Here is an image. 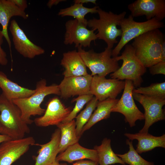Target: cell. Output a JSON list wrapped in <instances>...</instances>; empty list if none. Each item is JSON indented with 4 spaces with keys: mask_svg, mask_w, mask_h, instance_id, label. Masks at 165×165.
Here are the masks:
<instances>
[{
    "mask_svg": "<svg viewBox=\"0 0 165 165\" xmlns=\"http://www.w3.org/2000/svg\"><path fill=\"white\" fill-rule=\"evenodd\" d=\"M98 101L94 97L87 104L85 108L76 117V133L79 138L82 134V128L90 118L93 111L97 107Z\"/></svg>",
    "mask_w": 165,
    "mask_h": 165,
    "instance_id": "cell-27",
    "label": "cell"
},
{
    "mask_svg": "<svg viewBox=\"0 0 165 165\" xmlns=\"http://www.w3.org/2000/svg\"><path fill=\"white\" fill-rule=\"evenodd\" d=\"M111 140L104 138L101 145L94 146V149L97 153L98 165H109L116 163L125 165L121 159L112 150L111 146Z\"/></svg>",
    "mask_w": 165,
    "mask_h": 165,
    "instance_id": "cell-25",
    "label": "cell"
},
{
    "mask_svg": "<svg viewBox=\"0 0 165 165\" xmlns=\"http://www.w3.org/2000/svg\"><path fill=\"white\" fill-rule=\"evenodd\" d=\"M92 78V76L89 74L85 76L64 77L58 85L60 96L65 99L75 96L90 94Z\"/></svg>",
    "mask_w": 165,
    "mask_h": 165,
    "instance_id": "cell-16",
    "label": "cell"
},
{
    "mask_svg": "<svg viewBox=\"0 0 165 165\" xmlns=\"http://www.w3.org/2000/svg\"><path fill=\"white\" fill-rule=\"evenodd\" d=\"M35 143L34 138L31 136L2 142L0 145V165H12Z\"/></svg>",
    "mask_w": 165,
    "mask_h": 165,
    "instance_id": "cell-12",
    "label": "cell"
},
{
    "mask_svg": "<svg viewBox=\"0 0 165 165\" xmlns=\"http://www.w3.org/2000/svg\"><path fill=\"white\" fill-rule=\"evenodd\" d=\"M126 144L129 150L123 154H116L125 163L129 165H154L153 162L146 160L137 152L133 144V141L127 139Z\"/></svg>",
    "mask_w": 165,
    "mask_h": 165,
    "instance_id": "cell-28",
    "label": "cell"
},
{
    "mask_svg": "<svg viewBox=\"0 0 165 165\" xmlns=\"http://www.w3.org/2000/svg\"><path fill=\"white\" fill-rule=\"evenodd\" d=\"M79 53L85 65L90 70L91 75L105 77L119 68L118 61L112 57V49L107 47L101 53L93 50L86 51L81 46L77 47Z\"/></svg>",
    "mask_w": 165,
    "mask_h": 165,
    "instance_id": "cell-6",
    "label": "cell"
},
{
    "mask_svg": "<svg viewBox=\"0 0 165 165\" xmlns=\"http://www.w3.org/2000/svg\"><path fill=\"white\" fill-rule=\"evenodd\" d=\"M66 0H50L47 3V6L51 8L53 5H57L60 2Z\"/></svg>",
    "mask_w": 165,
    "mask_h": 165,
    "instance_id": "cell-37",
    "label": "cell"
},
{
    "mask_svg": "<svg viewBox=\"0 0 165 165\" xmlns=\"http://www.w3.org/2000/svg\"><path fill=\"white\" fill-rule=\"evenodd\" d=\"M120 56L114 58L117 61L122 60L121 66L110 74L112 79L132 81L134 87H139L143 82L142 76L146 72L145 67L137 57L131 45L127 44Z\"/></svg>",
    "mask_w": 165,
    "mask_h": 165,
    "instance_id": "cell-5",
    "label": "cell"
},
{
    "mask_svg": "<svg viewBox=\"0 0 165 165\" xmlns=\"http://www.w3.org/2000/svg\"><path fill=\"white\" fill-rule=\"evenodd\" d=\"M11 1L21 10L24 11L28 7L25 0H10Z\"/></svg>",
    "mask_w": 165,
    "mask_h": 165,
    "instance_id": "cell-33",
    "label": "cell"
},
{
    "mask_svg": "<svg viewBox=\"0 0 165 165\" xmlns=\"http://www.w3.org/2000/svg\"><path fill=\"white\" fill-rule=\"evenodd\" d=\"M50 165H61V164L56 160Z\"/></svg>",
    "mask_w": 165,
    "mask_h": 165,
    "instance_id": "cell-39",
    "label": "cell"
},
{
    "mask_svg": "<svg viewBox=\"0 0 165 165\" xmlns=\"http://www.w3.org/2000/svg\"><path fill=\"white\" fill-rule=\"evenodd\" d=\"M99 7L95 6L93 8H87L81 3H74L69 7L61 9L58 14L62 17H73L79 22L87 25L88 20L85 19V16L89 13H97Z\"/></svg>",
    "mask_w": 165,
    "mask_h": 165,
    "instance_id": "cell-26",
    "label": "cell"
},
{
    "mask_svg": "<svg viewBox=\"0 0 165 165\" xmlns=\"http://www.w3.org/2000/svg\"><path fill=\"white\" fill-rule=\"evenodd\" d=\"M61 165H67L65 163ZM71 165H98V163L90 160H78Z\"/></svg>",
    "mask_w": 165,
    "mask_h": 165,
    "instance_id": "cell-34",
    "label": "cell"
},
{
    "mask_svg": "<svg viewBox=\"0 0 165 165\" xmlns=\"http://www.w3.org/2000/svg\"><path fill=\"white\" fill-rule=\"evenodd\" d=\"M150 73L153 75H165V62L160 61L149 68Z\"/></svg>",
    "mask_w": 165,
    "mask_h": 165,
    "instance_id": "cell-31",
    "label": "cell"
},
{
    "mask_svg": "<svg viewBox=\"0 0 165 165\" xmlns=\"http://www.w3.org/2000/svg\"><path fill=\"white\" fill-rule=\"evenodd\" d=\"M3 35L0 31V64L2 65H6L8 62L6 53L3 50L1 45L3 42Z\"/></svg>",
    "mask_w": 165,
    "mask_h": 165,
    "instance_id": "cell-32",
    "label": "cell"
},
{
    "mask_svg": "<svg viewBox=\"0 0 165 165\" xmlns=\"http://www.w3.org/2000/svg\"><path fill=\"white\" fill-rule=\"evenodd\" d=\"M133 96L134 99L142 106L145 111V124L139 132H148L149 128L154 123L165 119V111L163 107L165 105V99L153 98L133 92Z\"/></svg>",
    "mask_w": 165,
    "mask_h": 165,
    "instance_id": "cell-9",
    "label": "cell"
},
{
    "mask_svg": "<svg viewBox=\"0 0 165 165\" xmlns=\"http://www.w3.org/2000/svg\"><path fill=\"white\" fill-rule=\"evenodd\" d=\"M61 131V137L58 152L64 151L68 147L78 142L79 138L77 135L75 121L61 123L57 126Z\"/></svg>",
    "mask_w": 165,
    "mask_h": 165,
    "instance_id": "cell-24",
    "label": "cell"
},
{
    "mask_svg": "<svg viewBox=\"0 0 165 165\" xmlns=\"http://www.w3.org/2000/svg\"><path fill=\"white\" fill-rule=\"evenodd\" d=\"M61 65L64 68V77L85 76L88 74L82 58L77 51L74 50L63 53Z\"/></svg>",
    "mask_w": 165,
    "mask_h": 165,
    "instance_id": "cell-18",
    "label": "cell"
},
{
    "mask_svg": "<svg viewBox=\"0 0 165 165\" xmlns=\"http://www.w3.org/2000/svg\"><path fill=\"white\" fill-rule=\"evenodd\" d=\"M88 159L98 163V158L96 150L84 148L77 142L68 147L59 153L56 160L71 163L75 161Z\"/></svg>",
    "mask_w": 165,
    "mask_h": 165,
    "instance_id": "cell-21",
    "label": "cell"
},
{
    "mask_svg": "<svg viewBox=\"0 0 165 165\" xmlns=\"http://www.w3.org/2000/svg\"><path fill=\"white\" fill-rule=\"evenodd\" d=\"M11 139V138L7 136L0 134V143Z\"/></svg>",
    "mask_w": 165,
    "mask_h": 165,
    "instance_id": "cell-38",
    "label": "cell"
},
{
    "mask_svg": "<svg viewBox=\"0 0 165 165\" xmlns=\"http://www.w3.org/2000/svg\"><path fill=\"white\" fill-rule=\"evenodd\" d=\"M161 61L165 62V40L163 41L161 46Z\"/></svg>",
    "mask_w": 165,
    "mask_h": 165,
    "instance_id": "cell-36",
    "label": "cell"
},
{
    "mask_svg": "<svg viewBox=\"0 0 165 165\" xmlns=\"http://www.w3.org/2000/svg\"><path fill=\"white\" fill-rule=\"evenodd\" d=\"M123 94L120 99L111 109V112L120 113L124 116V120L131 127L135 126L138 120L144 119V114L136 106L133 96L134 88L132 81L126 79Z\"/></svg>",
    "mask_w": 165,
    "mask_h": 165,
    "instance_id": "cell-8",
    "label": "cell"
},
{
    "mask_svg": "<svg viewBox=\"0 0 165 165\" xmlns=\"http://www.w3.org/2000/svg\"><path fill=\"white\" fill-rule=\"evenodd\" d=\"M35 93L29 97L12 100L20 109L22 119L28 125L34 122L31 119L32 116H41L43 114L45 109L41 105L47 95L55 94L60 95L58 85L53 84L47 86L46 80L42 79L38 82Z\"/></svg>",
    "mask_w": 165,
    "mask_h": 165,
    "instance_id": "cell-3",
    "label": "cell"
},
{
    "mask_svg": "<svg viewBox=\"0 0 165 165\" xmlns=\"http://www.w3.org/2000/svg\"><path fill=\"white\" fill-rule=\"evenodd\" d=\"M28 125L22 119L19 108L2 93L0 95L1 134L13 140L23 138L30 132Z\"/></svg>",
    "mask_w": 165,
    "mask_h": 165,
    "instance_id": "cell-1",
    "label": "cell"
},
{
    "mask_svg": "<svg viewBox=\"0 0 165 165\" xmlns=\"http://www.w3.org/2000/svg\"><path fill=\"white\" fill-rule=\"evenodd\" d=\"M125 81L116 79H107L97 75L92 76L90 93L99 101L107 98L116 99L124 89Z\"/></svg>",
    "mask_w": 165,
    "mask_h": 165,
    "instance_id": "cell-11",
    "label": "cell"
},
{
    "mask_svg": "<svg viewBox=\"0 0 165 165\" xmlns=\"http://www.w3.org/2000/svg\"><path fill=\"white\" fill-rule=\"evenodd\" d=\"M93 97L94 95L90 94L79 95L78 97L73 99L72 102L76 101L75 105L69 115L62 123L69 122L74 119L78 113L82 108L84 105L91 100Z\"/></svg>",
    "mask_w": 165,
    "mask_h": 165,
    "instance_id": "cell-30",
    "label": "cell"
},
{
    "mask_svg": "<svg viewBox=\"0 0 165 165\" xmlns=\"http://www.w3.org/2000/svg\"><path fill=\"white\" fill-rule=\"evenodd\" d=\"M61 137V131L58 128L52 134L50 141L43 144H35L40 148L38 155L34 159V165H50L55 160L59 153L58 147Z\"/></svg>",
    "mask_w": 165,
    "mask_h": 165,
    "instance_id": "cell-17",
    "label": "cell"
},
{
    "mask_svg": "<svg viewBox=\"0 0 165 165\" xmlns=\"http://www.w3.org/2000/svg\"><path fill=\"white\" fill-rule=\"evenodd\" d=\"M118 100V99L108 98L104 101H99L96 109L83 127L82 134L85 131L89 129L99 121L109 118L112 109Z\"/></svg>",
    "mask_w": 165,
    "mask_h": 165,
    "instance_id": "cell-23",
    "label": "cell"
},
{
    "mask_svg": "<svg viewBox=\"0 0 165 165\" xmlns=\"http://www.w3.org/2000/svg\"><path fill=\"white\" fill-rule=\"evenodd\" d=\"M87 25L76 19L70 20L65 23L64 43L66 45L74 44L76 47H90L91 42L97 39L94 31L87 28Z\"/></svg>",
    "mask_w": 165,
    "mask_h": 165,
    "instance_id": "cell-10",
    "label": "cell"
},
{
    "mask_svg": "<svg viewBox=\"0 0 165 165\" xmlns=\"http://www.w3.org/2000/svg\"><path fill=\"white\" fill-rule=\"evenodd\" d=\"M9 29L15 49L24 57L33 59L44 53V49L28 39L15 20H13L11 21Z\"/></svg>",
    "mask_w": 165,
    "mask_h": 165,
    "instance_id": "cell-14",
    "label": "cell"
},
{
    "mask_svg": "<svg viewBox=\"0 0 165 165\" xmlns=\"http://www.w3.org/2000/svg\"><path fill=\"white\" fill-rule=\"evenodd\" d=\"M46 108L43 115L35 119V125L39 127L56 125L62 123L72 110L66 107L57 97L50 99L46 104Z\"/></svg>",
    "mask_w": 165,
    "mask_h": 165,
    "instance_id": "cell-13",
    "label": "cell"
},
{
    "mask_svg": "<svg viewBox=\"0 0 165 165\" xmlns=\"http://www.w3.org/2000/svg\"><path fill=\"white\" fill-rule=\"evenodd\" d=\"M124 135L129 140L138 141L136 151L139 154L149 151L157 147L165 148V134L155 136L147 133H126Z\"/></svg>",
    "mask_w": 165,
    "mask_h": 165,
    "instance_id": "cell-19",
    "label": "cell"
},
{
    "mask_svg": "<svg viewBox=\"0 0 165 165\" xmlns=\"http://www.w3.org/2000/svg\"><path fill=\"white\" fill-rule=\"evenodd\" d=\"M119 26L122 31L121 38L112 50V57L118 56L122 49L132 39L149 31L163 28L164 25L163 22L155 18L143 22H136L130 15L127 18L123 19Z\"/></svg>",
    "mask_w": 165,
    "mask_h": 165,
    "instance_id": "cell-7",
    "label": "cell"
},
{
    "mask_svg": "<svg viewBox=\"0 0 165 165\" xmlns=\"http://www.w3.org/2000/svg\"><path fill=\"white\" fill-rule=\"evenodd\" d=\"M0 88L2 91V93L7 98L12 101L29 97L35 91V89L21 86L13 82L2 71H0Z\"/></svg>",
    "mask_w": 165,
    "mask_h": 165,
    "instance_id": "cell-22",
    "label": "cell"
},
{
    "mask_svg": "<svg viewBox=\"0 0 165 165\" xmlns=\"http://www.w3.org/2000/svg\"><path fill=\"white\" fill-rule=\"evenodd\" d=\"M13 16H19L26 19L28 15L10 0H0V24L2 27L1 31L8 43L11 51V42L8 33V28L10 20Z\"/></svg>",
    "mask_w": 165,
    "mask_h": 165,
    "instance_id": "cell-20",
    "label": "cell"
},
{
    "mask_svg": "<svg viewBox=\"0 0 165 165\" xmlns=\"http://www.w3.org/2000/svg\"><path fill=\"white\" fill-rule=\"evenodd\" d=\"M97 13L99 19L93 18L89 20L87 26L94 31L97 30V39L104 41L107 47L112 49L114 44L118 42L117 38L121 36V30L118 29L117 26L125 18L126 13L124 11L117 14L111 11L106 12L99 7Z\"/></svg>",
    "mask_w": 165,
    "mask_h": 165,
    "instance_id": "cell-4",
    "label": "cell"
},
{
    "mask_svg": "<svg viewBox=\"0 0 165 165\" xmlns=\"http://www.w3.org/2000/svg\"><path fill=\"white\" fill-rule=\"evenodd\" d=\"M131 44L135 56L143 66L149 68L161 61V46L165 39L159 29L146 32L134 39Z\"/></svg>",
    "mask_w": 165,
    "mask_h": 165,
    "instance_id": "cell-2",
    "label": "cell"
},
{
    "mask_svg": "<svg viewBox=\"0 0 165 165\" xmlns=\"http://www.w3.org/2000/svg\"><path fill=\"white\" fill-rule=\"evenodd\" d=\"M128 8L133 17L144 15L147 20L155 18L161 21L165 17V0H137Z\"/></svg>",
    "mask_w": 165,
    "mask_h": 165,
    "instance_id": "cell-15",
    "label": "cell"
},
{
    "mask_svg": "<svg viewBox=\"0 0 165 165\" xmlns=\"http://www.w3.org/2000/svg\"><path fill=\"white\" fill-rule=\"evenodd\" d=\"M96 0H75L74 1V3H81L82 4L84 3H91L96 5Z\"/></svg>",
    "mask_w": 165,
    "mask_h": 165,
    "instance_id": "cell-35",
    "label": "cell"
},
{
    "mask_svg": "<svg viewBox=\"0 0 165 165\" xmlns=\"http://www.w3.org/2000/svg\"><path fill=\"white\" fill-rule=\"evenodd\" d=\"M133 92L153 98L165 99V82L153 83L146 87L139 86L134 88Z\"/></svg>",
    "mask_w": 165,
    "mask_h": 165,
    "instance_id": "cell-29",
    "label": "cell"
},
{
    "mask_svg": "<svg viewBox=\"0 0 165 165\" xmlns=\"http://www.w3.org/2000/svg\"><path fill=\"white\" fill-rule=\"evenodd\" d=\"M1 130H0V134H1Z\"/></svg>",
    "mask_w": 165,
    "mask_h": 165,
    "instance_id": "cell-40",
    "label": "cell"
}]
</instances>
